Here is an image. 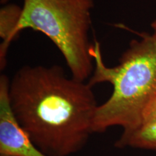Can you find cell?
<instances>
[{"label": "cell", "instance_id": "1", "mask_svg": "<svg viewBox=\"0 0 156 156\" xmlns=\"http://www.w3.org/2000/svg\"><path fill=\"white\" fill-rule=\"evenodd\" d=\"M17 122L47 156L81 151L93 134L98 104L88 83L68 77L59 65H25L9 83Z\"/></svg>", "mask_w": 156, "mask_h": 156}, {"label": "cell", "instance_id": "2", "mask_svg": "<svg viewBox=\"0 0 156 156\" xmlns=\"http://www.w3.org/2000/svg\"><path fill=\"white\" fill-rule=\"evenodd\" d=\"M113 67L103 60L100 43L94 38L91 55L95 62L87 83H108L113 91L99 105L93 122V133H103L113 126L127 134L141 125L145 109L156 98V40L149 34H139Z\"/></svg>", "mask_w": 156, "mask_h": 156}, {"label": "cell", "instance_id": "3", "mask_svg": "<svg viewBox=\"0 0 156 156\" xmlns=\"http://www.w3.org/2000/svg\"><path fill=\"white\" fill-rule=\"evenodd\" d=\"M94 0H24L18 34L25 29L41 32L63 55L72 77L89 80L94 70L89 40Z\"/></svg>", "mask_w": 156, "mask_h": 156}, {"label": "cell", "instance_id": "4", "mask_svg": "<svg viewBox=\"0 0 156 156\" xmlns=\"http://www.w3.org/2000/svg\"><path fill=\"white\" fill-rule=\"evenodd\" d=\"M9 83L7 75H0V156H47L34 145L13 114Z\"/></svg>", "mask_w": 156, "mask_h": 156}, {"label": "cell", "instance_id": "5", "mask_svg": "<svg viewBox=\"0 0 156 156\" xmlns=\"http://www.w3.org/2000/svg\"><path fill=\"white\" fill-rule=\"evenodd\" d=\"M23 14V7L15 4L4 5L0 9V69L7 65V55L11 43L19 36L17 28Z\"/></svg>", "mask_w": 156, "mask_h": 156}, {"label": "cell", "instance_id": "6", "mask_svg": "<svg viewBox=\"0 0 156 156\" xmlns=\"http://www.w3.org/2000/svg\"><path fill=\"white\" fill-rule=\"evenodd\" d=\"M115 146L118 148L129 147L156 153V122L144 123L130 133L121 135Z\"/></svg>", "mask_w": 156, "mask_h": 156}, {"label": "cell", "instance_id": "7", "mask_svg": "<svg viewBox=\"0 0 156 156\" xmlns=\"http://www.w3.org/2000/svg\"><path fill=\"white\" fill-rule=\"evenodd\" d=\"M150 122H156V98L147 107L142 116V124Z\"/></svg>", "mask_w": 156, "mask_h": 156}, {"label": "cell", "instance_id": "8", "mask_svg": "<svg viewBox=\"0 0 156 156\" xmlns=\"http://www.w3.org/2000/svg\"><path fill=\"white\" fill-rule=\"evenodd\" d=\"M151 27H152V28H153V34H152V36H153V38L156 40V20H155L154 22L152 23Z\"/></svg>", "mask_w": 156, "mask_h": 156}, {"label": "cell", "instance_id": "9", "mask_svg": "<svg viewBox=\"0 0 156 156\" xmlns=\"http://www.w3.org/2000/svg\"><path fill=\"white\" fill-rule=\"evenodd\" d=\"M9 0H1V4H3V5H5V4L7 3Z\"/></svg>", "mask_w": 156, "mask_h": 156}]
</instances>
